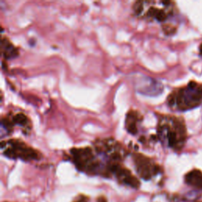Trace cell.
Here are the masks:
<instances>
[{"instance_id":"obj_7","label":"cell","mask_w":202,"mask_h":202,"mask_svg":"<svg viewBox=\"0 0 202 202\" xmlns=\"http://www.w3.org/2000/svg\"><path fill=\"white\" fill-rule=\"evenodd\" d=\"M136 170L144 180H149L153 175H156L161 171V167L153 163V159L141 153H134L133 155Z\"/></svg>"},{"instance_id":"obj_1","label":"cell","mask_w":202,"mask_h":202,"mask_svg":"<svg viewBox=\"0 0 202 202\" xmlns=\"http://www.w3.org/2000/svg\"><path fill=\"white\" fill-rule=\"evenodd\" d=\"M157 139L164 146L175 151H181L187 138L186 126L180 117L162 115L157 124Z\"/></svg>"},{"instance_id":"obj_2","label":"cell","mask_w":202,"mask_h":202,"mask_svg":"<svg viewBox=\"0 0 202 202\" xmlns=\"http://www.w3.org/2000/svg\"><path fill=\"white\" fill-rule=\"evenodd\" d=\"M167 104L175 110H191L202 105V84L194 81L175 89L167 97Z\"/></svg>"},{"instance_id":"obj_4","label":"cell","mask_w":202,"mask_h":202,"mask_svg":"<svg viewBox=\"0 0 202 202\" xmlns=\"http://www.w3.org/2000/svg\"><path fill=\"white\" fill-rule=\"evenodd\" d=\"M1 149L4 156L11 159H21L24 161L38 160L41 153L20 139L14 138L1 142Z\"/></svg>"},{"instance_id":"obj_11","label":"cell","mask_w":202,"mask_h":202,"mask_svg":"<svg viewBox=\"0 0 202 202\" xmlns=\"http://www.w3.org/2000/svg\"><path fill=\"white\" fill-rule=\"evenodd\" d=\"M186 182L190 186L202 189V172L199 170H193L186 174Z\"/></svg>"},{"instance_id":"obj_3","label":"cell","mask_w":202,"mask_h":202,"mask_svg":"<svg viewBox=\"0 0 202 202\" xmlns=\"http://www.w3.org/2000/svg\"><path fill=\"white\" fill-rule=\"evenodd\" d=\"M132 8L135 16L148 22H163L176 12L175 3L171 1H137Z\"/></svg>"},{"instance_id":"obj_9","label":"cell","mask_w":202,"mask_h":202,"mask_svg":"<svg viewBox=\"0 0 202 202\" xmlns=\"http://www.w3.org/2000/svg\"><path fill=\"white\" fill-rule=\"evenodd\" d=\"M14 126L18 125L22 127L25 134H27L32 129V123L30 119L24 113H17V114H9L8 115Z\"/></svg>"},{"instance_id":"obj_14","label":"cell","mask_w":202,"mask_h":202,"mask_svg":"<svg viewBox=\"0 0 202 202\" xmlns=\"http://www.w3.org/2000/svg\"><path fill=\"white\" fill-rule=\"evenodd\" d=\"M97 202H107V199L104 197H99L97 198Z\"/></svg>"},{"instance_id":"obj_12","label":"cell","mask_w":202,"mask_h":202,"mask_svg":"<svg viewBox=\"0 0 202 202\" xmlns=\"http://www.w3.org/2000/svg\"><path fill=\"white\" fill-rule=\"evenodd\" d=\"M123 182L124 183H126V185H129V186L134 187V188H138L140 186V181L138 180V178H136L133 175L123 178Z\"/></svg>"},{"instance_id":"obj_6","label":"cell","mask_w":202,"mask_h":202,"mask_svg":"<svg viewBox=\"0 0 202 202\" xmlns=\"http://www.w3.org/2000/svg\"><path fill=\"white\" fill-rule=\"evenodd\" d=\"M70 154L73 162L79 171L94 172L100 166L92 148H73L70 149Z\"/></svg>"},{"instance_id":"obj_15","label":"cell","mask_w":202,"mask_h":202,"mask_svg":"<svg viewBox=\"0 0 202 202\" xmlns=\"http://www.w3.org/2000/svg\"><path fill=\"white\" fill-rule=\"evenodd\" d=\"M200 55L202 56V43L200 45Z\"/></svg>"},{"instance_id":"obj_5","label":"cell","mask_w":202,"mask_h":202,"mask_svg":"<svg viewBox=\"0 0 202 202\" xmlns=\"http://www.w3.org/2000/svg\"><path fill=\"white\" fill-rule=\"evenodd\" d=\"M96 153L107 156L112 163H119L126 156V150L123 144L111 138H99L93 142Z\"/></svg>"},{"instance_id":"obj_10","label":"cell","mask_w":202,"mask_h":202,"mask_svg":"<svg viewBox=\"0 0 202 202\" xmlns=\"http://www.w3.org/2000/svg\"><path fill=\"white\" fill-rule=\"evenodd\" d=\"M18 48L13 44L6 37H2L1 39V55L6 59H11L18 55Z\"/></svg>"},{"instance_id":"obj_13","label":"cell","mask_w":202,"mask_h":202,"mask_svg":"<svg viewBox=\"0 0 202 202\" xmlns=\"http://www.w3.org/2000/svg\"><path fill=\"white\" fill-rule=\"evenodd\" d=\"M163 33L166 34V35H172L175 33V28L174 26H172L171 25H165L164 26H163Z\"/></svg>"},{"instance_id":"obj_8","label":"cell","mask_w":202,"mask_h":202,"mask_svg":"<svg viewBox=\"0 0 202 202\" xmlns=\"http://www.w3.org/2000/svg\"><path fill=\"white\" fill-rule=\"evenodd\" d=\"M143 119V117L141 114L136 110H129L126 115V130L130 134H137L138 131V125Z\"/></svg>"}]
</instances>
